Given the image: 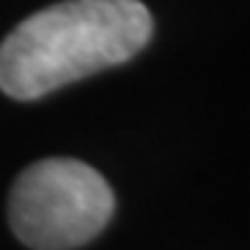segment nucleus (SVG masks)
I'll use <instances>...</instances> for the list:
<instances>
[{"label": "nucleus", "instance_id": "2", "mask_svg": "<svg viewBox=\"0 0 250 250\" xmlns=\"http://www.w3.org/2000/svg\"><path fill=\"white\" fill-rule=\"evenodd\" d=\"M114 217V192L95 167L78 159H42L17 175L9 195V225L34 250H75Z\"/></svg>", "mask_w": 250, "mask_h": 250}, {"label": "nucleus", "instance_id": "1", "mask_svg": "<svg viewBox=\"0 0 250 250\" xmlns=\"http://www.w3.org/2000/svg\"><path fill=\"white\" fill-rule=\"evenodd\" d=\"M153 36L139 0H62L25 17L0 42V89L36 100L134 59Z\"/></svg>", "mask_w": 250, "mask_h": 250}]
</instances>
